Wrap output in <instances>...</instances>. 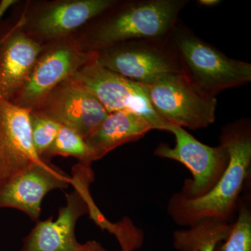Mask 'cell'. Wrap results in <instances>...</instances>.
Returning <instances> with one entry per match:
<instances>
[{
    "mask_svg": "<svg viewBox=\"0 0 251 251\" xmlns=\"http://www.w3.org/2000/svg\"><path fill=\"white\" fill-rule=\"evenodd\" d=\"M188 3V0H115L74 36L87 52L128 41L168 38Z\"/></svg>",
    "mask_w": 251,
    "mask_h": 251,
    "instance_id": "obj_1",
    "label": "cell"
},
{
    "mask_svg": "<svg viewBox=\"0 0 251 251\" xmlns=\"http://www.w3.org/2000/svg\"><path fill=\"white\" fill-rule=\"evenodd\" d=\"M220 143L227 149L229 162L219 182L209 193L194 200L175 193L169 200L168 212L175 224L190 226L200 221L215 219L232 223L241 193L250 176L251 124L247 119L225 126Z\"/></svg>",
    "mask_w": 251,
    "mask_h": 251,
    "instance_id": "obj_2",
    "label": "cell"
},
{
    "mask_svg": "<svg viewBox=\"0 0 251 251\" xmlns=\"http://www.w3.org/2000/svg\"><path fill=\"white\" fill-rule=\"evenodd\" d=\"M185 76L208 95L245 85L251 81V64L227 57L196 36L178 20L168 36Z\"/></svg>",
    "mask_w": 251,
    "mask_h": 251,
    "instance_id": "obj_3",
    "label": "cell"
},
{
    "mask_svg": "<svg viewBox=\"0 0 251 251\" xmlns=\"http://www.w3.org/2000/svg\"><path fill=\"white\" fill-rule=\"evenodd\" d=\"M73 191L67 196L65 206L59 209L57 219L38 221L23 239L21 251H78L81 244L75 237L77 221L96 204L90 193L94 181L92 165L77 163L72 168Z\"/></svg>",
    "mask_w": 251,
    "mask_h": 251,
    "instance_id": "obj_4",
    "label": "cell"
},
{
    "mask_svg": "<svg viewBox=\"0 0 251 251\" xmlns=\"http://www.w3.org/2000/svg\"><path fill=\"white\" fill-rule=\"evenodd\" d=\"M94 62L145 85H151L166 74H184L168 37L117 44L96 52Z\"/></svg>",
    "mask_w": 251,
    "mask_h": 251,
    "instance_id": "obj_5",
    "label": "cell"
},
{
    "mask_svg": "<svg viewBox=\"0 0 251 251\" xmlns=\"http://www.w3.org/2000/svg\"><path fill=\"white\" fill-rule=\"evenodd\" d=\"M148 90L153 110L168 125L196 130L215 122L217 99L199 90L184 74L161 75Z\"/></svg>",
    "mask_w": 251,
    "mask_h": 251,
    "instance_id": "obj_6",
    "label": "cell"
},
{
    "mask_svg": "<svg viewBox=\"0 0 251 251\" xmlns=\"http://www.w3.org/2000/svg\"><path fill=\"white\" fill-rule=\"evenodd\" d=\"M167 131L173 133V148L161 143L153 151L155 156L179 162L191 172V179L185 181L180 197L194 200L202 197L219 182L229 162L227 149L219 143L216 147L204 145L184 128L169 125Z\"/></svg>",
    "mask_w": 251,
    "mask_h": 251,
    "instance_id": "obj_7",
    "label": "cell"
},
{
    "mask_svg": "<svg viewBox=\"0 0 251 251\" xmlns=\"http://www.w3.org/2000/svg\"><path fill=\"white\" fill-rule=\"evenodd\" d=\"M95 57L96 52L82 50L74 35L45 44L30 75L11 103L33 110Z\"/></svg>",
    "mask_w": 251,
    "mask_h": 251,
    "instance_id": "obj_8",
    "label": "cell"
},
{
    "mask_svg": "<svg viewBox=\"0 0 251 251\" xmlns=\"http://www.w3.org/2000/svg\"><path fill=\"white\" fill-rule=\"evenodd\" d=\"M72 80L95 96L108 113L126 111L146 120L153 129L167 131L168 125L153 110L148 85L126 78L94 60L81 68Z\"/></svg>",
    "mask_w": 251,
    "mask_h": 251,
    "instance_id": "obj_9",
    "label": "cell"
},
{
    "mask_svg": "<svg viewBox=\"0 0 251 251\" xmlns=\"http://www.w3.org/2000/svg\"><path fill=\"white\" fill-rule=\"evenodd\" d=\"M115 0H54L27 4L21 29L43 45L70 37Z\"/></svg>",
    "mask_w": 251,
    "mask_h": 251,
    "instance_id": "obj_10",
    "label": "cell"
},
{
    "mask_svg": "<svg viewBox=\"0 0 251 251\" xmlns=\"http://www.w3.org/2000/svg\"><path fill=\"white\" fill-rule=\"evenodd\" d=\"M71 176L41 158L0 183V209L13 208L37 222L44 197L55 189H67Z\"/></svg>",
    "mask_w": 251,
    "mask_h": 251,
    "instance_id": "obj_11",
    "label": "cell"
},
{
    "mask_svg": "<svg viewBox=\"0 0 251 251\" xmlns=\"http://www.w3.org/2000/svg\"><path fill=\"white\" fill-rule=\"evenodd\" d=\"M31 110L44 114L85 139L108 115L93 94L71 78L57 86Z\"/></svg>",
    "mask_w": 251,
    "mask_h": 251,
    "instance_id": "obj_12",
    "label": "cell"
},
{
    "mask_svg": "<svg viewBox=\"0 0 251 251\" xmlns=\"http://www.w3.org/2000/svg\"><path fill=\"white\" fill-rule=\"evenodd\" d=\"M41 158L31 139L30 110L0 99V183Z\"/></svg>",
    "mask_w": 251,
    "mask_h": 251,
    "instance_id": "obj_13",
    "label": "cell"
},
{
    "mask_svg": "<svg viewBox=\"0 0 251 251\" xmlns=\"http://www.w3.org/2000/svg\"><path fill=\"white\" fill-rule=\"evenodd\" d=\"M23 18L1 38L0 99L12 102L30 75L44 45L21 29Z\"/></svg>",
    "mask_w": 251,
    "mask_h": 251,
    "instance_id": "obj_14",
    "label": "cell"
},
{
    "mask_svg": "<svg viewBox=\"0 0 251 251\" xmlns=\"http://www.w3.org/2000/svg\"><path fill=\"white\" fill-rule=\"evenodd\" d=\"M151 130L150 123L135 114L114 112L108 113L85 141L98 161L118 147L141 139Z\"/></svg>",
    "mask_w": 251,
    "mask_h": 251,
    "instance_id": "obj_15",
    "label": "cell"
},
{
    "mask_svg": "<svg viewBox=\"0 0 251 251\" xmlns=\"http://www.w3.org/2000/svg\"><path fill=\"white\" fill-rule=\"evenodd\" d=\"M231 227L232 223L221 220H202L188 229L175 231L173 244L179 251H214L228 237Z\"/></svg>",
    "mask_w": 251,
    "mask_h": 251,
    "instance_id": "obj_16",
    "label": "cell"
},
{
    "mask_svg": "<svg viewBox=\"0 0 251 251\" xmlns=\"http://www.w3.org/2000/svg\"><path fill=\"white\" fill-rule=\"evenodd\" d=\"M72 156L79 163L91 164L95 161L94 153L82 138L76 132L61 125L58 134L43 158L54 156Z\"/></svg>",
    "mask_w": 251,
    "mask_h": 251,
    "instance_id": "obj_17",
    "label": "cell"
},
{
    "mask_svg": "<svg viewBox=\"0 0 251 251\" xmlns=\"http://www.w3.org/2000/svg\"><path fill=\"white\" fill-rule=\"evenodd\" d=\"M237 219L226 240L216 246L214 251H251V211L250 204L240 200Z\"/></svg>",
    "mask_w": 251,
    "mask_h": 251,
    "instance_id": "obj_18",
    "label": "cell"
},
{
    "mask_svg": "<svg viewBox=\"0 0 251 251\" xmlns=\"http://www.w3.org/2000/svg\"><path fill=\"white\" fill-rule=\"evenodd\" d=\"M30 125L34 150L42 158L54 143L61 125L36 110H30Z\"/></svg>",
    "mask_w": 251,
    "mask_h": 251,
    "instance_id": "obj_19",
    "label": "cell"
},
{
    "mask_svg": "<svg viewBox=\"0 0 251 251\" xmlns=\"http://www.w3.org/2000/svg\"><path fill=\"white\" fill-rule=\"evenodd\" d=\"M78 251H108L97 241H88L85 244H81Z\"/></svg>",
    "mask_w": 251,
    "mask_h": 251,
    "instance_id": "obj_20",
    "label": "cell"
},
{
    "mask_svg": "<svg viewBox=\"0 0 251 251\" xmlns=\"http://www.w3.org/2000/svg\"><path fill=\"white\" fill-rule=\"evenodd\" d=\"M18 1L16 0H3L0 1V23H1V18L6 11L11 6L17 4Z\"/></svg>",
    "mask_w": 251,
    "mask_h": 251,
    "instance_id": "obj_21",
    "label": "cell"
},
{
    "mask_svg": "<svg viewBox=\"0 0 251 251\" xmlns=\"http://www.w3.org/2000/svg\"><path fill=\"white\" fill-rule=\"evenodd\" d=\"M221 1L219 0H200L198 1V4L205 6H213L220 4Z\"/></svg>",
    "mask_w": 251,
    "mask_h": 251,
    "instance_id": "obj_22",
    "label": "cell"
},
{
    "mask_svg": "<svg viewBox=\"0 0 251 251\" xmlns=\"http://www.w3.org/2000/svg\"><path fill=\"white\" fill-rule=\"evenodd\" d=\"M0 44H1V38H0Z\"/></svg>",
    "mask_w": 251,
    "mask_h": 251,
    "instance_id": "obj_23",
    "label": "cell"
}]
</instances>
